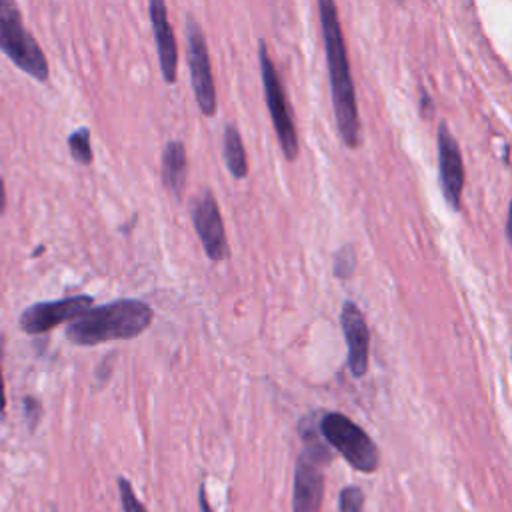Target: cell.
<instances>
[{"instance_id":"cell-1","label":"cell","mask_w":512,"mask_h":512,"mask_svg":"<svg viewBox=\"0 0 512 512\" xmlns=\"http://www.w3.org/2000/svg\"><path fill=\"white\" fill-rule=\"evenodd\" d=\"M318 20L322 30L324 54L328 64V78H330V96H332V110L336 130L346 148H358L362 142L360 132V114H358V100L356 88L350 72L348 48L342 34V24L338 18L336 0H316Z\"/></svg>"},{"instance_id":"cell-2","label":"cell","mask_w":512,"mask_h":512,"mask_svg":"<svg viewBox=\"0 0 512 512\" xmlns=\"http://www.w3.org/2000/svg\"><path fill=\"white\" fill-rule=\"evenodd\" d=\"M154 320L150 304L138 298H120L102 306H90L68 322L66 338L76 346H96L140 336Z\"/></svg>"},{"instance_id":"cell-3","label":"cell","mask_w":512,"mask_h":512,"mask_svg":"<svg viewBox=\"0 0 512 512\" xmlns=\"http://www.w3.org/2000/svg\"><path fill=\"white\" fill-rule=\"evenodd\" d=\"M320 416V414H318ZM298 432L304 448L294 466L292 512H320L324 500V468L330 464V448L318 436V422L312 428L308 416L300 420Z\"/></svg>"},{"instance_id":"cell-4","label":"cell","mask_w":512,"mask_h":512,"mask_svg":"<svg viewBox=\"0 0 512 512\" xmlns=\"http://www.w3.org/2000/svg\"><path fill=\"white\" fill-rule=\"evenodd\" d=\"M318 430L324 442L334 448L354 470L374 474L380 468V450L376 442L342 412H324L318 416Z\"/></svg>"},{"instance_id":"cell-5","label":"cell","mask_w":512,"mask_h":512,"mask_svg":"<svg viewBox=\"0 0 512 512\" xmlns=\"http://www.w3.org/2000/svg\"><path fill=\"white\" fill-rule=\"evenodd\" d=\"M0 50L34 80L46 82L50 78L46 54L24 26L16 0H0Z\"/></svg>"},{"instance_id":"cell-6","label":"cell","mask_w":512,"mask_h":512,"mask_svg":"<svg viewBox=\"0 0 512 512\" xmlns=\"http://www.w3.org/2000/svg\"><path fill=\"white\" fill-rule=\"evenodd\" d=\"M258 64H260V78H262V90H264V102L272 120V128L276 132V138L280 142L282 154L286 160H296L300 152L298 132L292 116V108L284 90V84L276 72V66L268 54L266 42H258Z\"/></svg>"},{"instance_id":"cell-7","label":"cell","mask_w":512,"mask_h":512,"mask_svg":"<svg viewBox=\"0 0 512 512\" xmlns=\"http://www.w3.org/2000/svg\"><path fill=\"white\" fill-rule=\"evenodd\" d=\"M186 62L190 72V84L196 98V104L200 112L208 118H212L218 110V98H216V84L208 54V44L204 38V32L196 18H186Z\"/></svg>"},{"instance_id":"cell-8","label":"cell","mask_w":512,"mask_h":512,"mask_svg":"<svg viewBox=\"0 0 512 512\" xmlns=\"http://www.w3.org/2000/svg\"><path fill=\"white\" fill-rule=\"evenodd\" d=\"M94 304V298L88 294H76L66 296L60 300H48V302H36L20 314L18 326L22 332L38 336L44 332H50L58 324L70 322L84 310H88Z\"/></svg>"},{"instance_id":"cell-9","label":"cell","mask_w":512,"mask_h":512,"mask_svg":"<svg viewBox=\"0 0 512 512\" xmlns=\"http://www.w3.org/2000/svg\"><path fill=\"white\" fill-rule=\"evenodd\" d=\"M436 140H438L440 190H442V196H444L448 208L458 212L460 204H462V190H464V182H466V170H464V160H462L458 140L454 138V134L450 132V128L444 120L438 124Z\"/></svg>"},{"instance_id":"cell-10","label":"cell","mask_w":512,"mask_h":512,"mask_svg":"<svg viewBox=\"0 0 512 512\" xmlns=\"http://www.w3.org/2000/svg\"><path fill=\"white\" fill-rule=\"evenodd\" d=\"M192 224L198 234V240L204 248V254L212 262H222L230 256L226 230L222 222V214L212 190H204L190 208Z\"/></svg>"},{"instance_id":"cell-11","label":"cell","mask_w":512,"mask_h":512,"mask_svg":"<svg viewBox=\"0 0 512 512\" xmlns=\"http://www.w3.org/2000/svg\"><path fill=\"white\" fill-rule=\"evenodd\" d=\"M340 324L348 348V370L354 378H362L368 370V354H370V332L364 314L356 306V302L346 300L340 312Z\"/></svg>"},{"instance_id":"cell-12","label":"cell","mask_w":512,"mask_h":512,"mask_svg":"<svg viewBox=\"0 0 512 512\" xmlns=\"http://www.w3.org/2000/svg\"><path fill=\"white\" fill-rule=\"evenodd\" d=\"M148 14L152 24L160 74L166 84H174L178 74V44L168 20L166 0H148Z\"/></svg>"},{"instance_id":"cell-13","label":"cell","mask_w":512,"mask_h":512,"mask_svg":"<svg viewBox=\"0 0 512 512\" xmlns=\"http://www.w3.org/2000/svg\"><path fill=\"white\" fill-rule=\"evenodd\" d=\"M160 178L164 188L180 200L188 180V154L180 140H170L160 156Z\"/></svg>"},{"instance_id":"cell-14","label":"cell","mask_w":512,"mask_h":512,"mask_svg":"<svg viewBox=\"0 0 512 512\" xmlns=\"http://www.w3.org/2000/svg\"><path fill=\"white\" fill-rule=\"evenodd\" d=\"M222 158L228 168V172L236 178L242 180L248 176V156L246 148L242 142V136L234 124H226L224 134H222Z\"/></svg>"},{"instance_id":"cell-15","label":"cell","mask_w":512,"mask_h":512,"mask_svg":"<svg viewBox=\"0 0 512 512\" xmlns=\"http://www.w3.org/2000/svg\"><path fill=\"white\" fill-rule=\"evenodd\" d=\"M68 150H70V156H72L78 164H82V166L92 164L94 152H92V146H90V130H88L86 126L76 128V130L68 136Z\"/></svg>"},{"instance_id":"cell-16","label":"cell","mask_w":512,"mask_h":512,"mask_svg":"<svg viewBox=\"0 0 512 512\" xmlns=\"http://www.w3.org/2000/svg\"><path fill=\"white\" fill-rule=\"evenodd\" d=\"M364 500L362 488L348 484L338 494V512H364Z\"/></svg>"},{"instance_id":"cell-17","label":"cell","mask_w":512,"mask_h":512,"mask_svg":"<svg viewBox=\"0 0 512 512\" xmlns=\"http://www.w3.org/2000/svg\"><path fill=\"white\" fill-rule=\"evenodd\" d=\"M354 268H356V252L350 244H346L334 256V274L340 280H348L354 274Z\"/></svg>"},{"instance_id":"cell-18","label":"cell","mask_w":512,"mask_h":512,"mask_svg":"<svg viewBox=\"0 0 512 512\" xmlns=\"http://www.w3.org/2000/svg\"><path fill=\"white\" fill-rule=\"evenodd\" d=\"M118 492H120L122 512H146L144 504L136 496V492L132 488V482L128 478H124V476L118 478Z\"/></svg>"},{"instance_id":"cell-19","label":"cell","mask_w":512,"mask_h":512,"mask_svg":"<svg viewBox=\"0 0 512 512\" xmlns=\"http://www.w3.org/2000/svg\"><path fill=\"white\" fill-rule=\"evenodd\" d=\"M22 414H24V422H26L28 430L34 432L42 420V402L32 394L24 396L22 398Z\"/></svg>"},{"instance_id":"cell-20","label":"cell","mask_w":512,"mask_h":512,"mask_svg":"<svg viewBox=\"0 0 512 512\" xmlns=\"http://www.w3.org/2000/svg\"><path fill=\"white\" fill-rule=\"evenodd\" d=\"M418 108H420V112H422V116L424 118H428L430 114H432V110H434V102H432V98H430V94L424 90V88H420V98H418Z\"/></svg>"},{"instance_id":"cell-21","label":"cell","mask_w":512,"mask_h":512,"mask_svg":"<svg viewBox=\"0 0 512 512\" xmlns=\"http://www.w3.org/2000/svg\"><path fill=\"white\" fill-rule=\"evenodd\" d=\"M198 504H200V512H212L210 504H208V496H206V486L200 484L198 488Z\"/></svg>"},{"instance_id":"cell-22","label":"cell","mask_w":512,"mask_h":512,"mask_svg":"<svg viewBox=\"0 0 512 512\" xmlns=\"http://www.w3.org/2000/svg\"><path fill=\"white\" fill-rule=\"evenodd\" d=\"M110 358H112V356H108V358L100 364V368L96 370V376L102 378V380H106V378L110 376Z\"/></svg>"},{"instance_id":"cell-23","label":"cell","mask_w":512,"mask_h":512,"mask_svg":"<svg viewBox=\"0 0 512 512\" xmlns=\"http://www.w3.org/2000/svg\"><path fill=\"white\" fill-rule=\"evenodd\" d=\"M6 408V392H4V376H2V364H0V416Z\"/></svg>"},{"instance_id":"cell-24","label":"cell","mask_w":512,"mask_h":512,"mask_svg":"<svg viewBox=\"0 0 512 512\" xmlns=\"http://www.w3.org/2000/svg\"><path fill=\"white\" fill-rule=\"evenodd\" d=\"M6 212V184L4 178L0 176V214Z\"/></svg>"},{"instance_id":"cell-25","label":"cell","mask_w":512,"mask_h":512,"mask_svg":"<svg viewBox=\"0 0 512 512\" xmlns=\"http://www.w3.org/2000/svg\"><path fill=\"white\" fill-rule=\"evenodd\" d=\"M42 252H44V246H38V248L34 250V254H32V256H38V254H42Z\"/></svg>"},{"instance_id":"cell-26","label":"cell","mask_w":512,"mask_h":512,"mask_svg":"<svg viewBox=\"0 0 512 512\" xmlns=\"http://www.w3.org/2000/svg\"><path fill=\"white\" fill-rule=\"evenodd\" d=\"M398 2H402V0H398Z\"/></svg>"},{"instance_id":"cell-27","label":"cell","mask_w":512,"mask_h":512,"mask_svg":"<svg viewBox=\"0 0 512 512\" xmlns=\"http://www.w3.org/2000/svg\"><path fill=\"white\" fill-rule=\"evenodd\" d=\"M52 512H56V510H52Z\"/></svg>"}]
</instances>
